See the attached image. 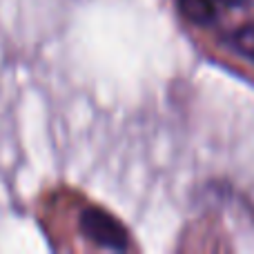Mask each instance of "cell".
<instances>
[{"instance_id":"6da1fadb","label":"cell","mask_w":254,"mask_h":254,"mask_svg":"<svg viewBox=\"0 0 254 254\" xmlns=\"http://www.w3.org/2000/svg\"><path fill=\"white\" fill-rule=\"evenodd\" d=\"M194 49L254 87V0H165Z\"/></svg>"},{"instance_id":"7a4b0ae2","label":"cell","mask_w":254,"mask_h":254,"mask_svg":"<svg viewBox=\"0 0 254 254\" xmlns=\"http://www.w3.org/2000/svg\"><path fill=\"white\" fill-rule=\"evenodd\" d=\"M36 221L56 250L125 252L138 250L131 234L105 207L78 190L52 188L38 198Z\"/></svg>"}]
</instances>
